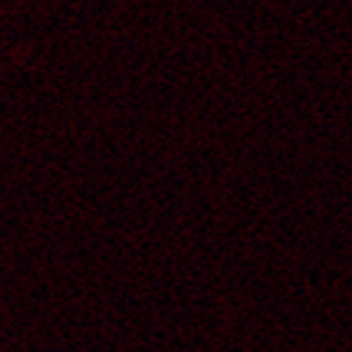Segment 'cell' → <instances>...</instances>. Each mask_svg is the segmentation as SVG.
Here are the masks:
<instances>
[]
</instances>
